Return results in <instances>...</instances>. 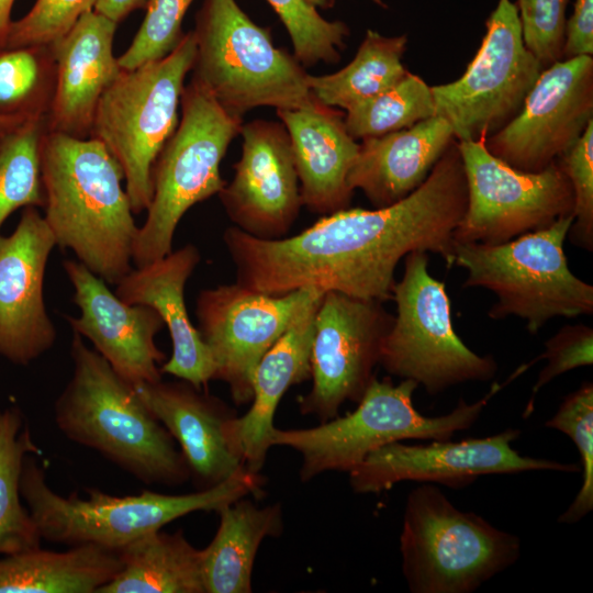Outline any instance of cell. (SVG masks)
I'll return each instance as SVG.
<instances>
[{
  "label": "cell",
  "mask_w": 593,
  "mask_h": 593,
  "mask_svg": "<svg viewBox=\"0 0 593 593\" xmlns=\"http://www.w3.org/2000/svg\"><path fill=\"white\" fill-rule=\"evenodd\" d=\"M539 360L547 363L539 372L534 384L532 398L524 412L527 417L533 411L535 395L541 388L562 373L591 366L593 362V329L584 324L566 325L545 343V350L530 362L528 368Z\"/></svg>",
  "instance_id": "60d3db41"
},
{
  "label": "cell",
  "mask_w": 593,
  "mask_h": 593,
  "mask_svg": "<svg viewBox=\"0 0 593 593\" xmlns=\"http://www.w3.org/2000/svg\"><path fill=\"white\" fill-rule=\"evenodd\" d=\"M325 291L316 292L259 360L253 374V399L244 416L235 419V437L245 468L259 473L271 446L277 407L293 385L311 379L314 318Z\"/></svg>",
  "instance_id": "484cf974"
},
{
  "label": "cell",
  "mask_w": 593,
  "mask_h": 593,
  "mask_svg": "<svg viewBox=\"0 0 593 593\" xmlns=\"http://www.w3.org/2000/svg\"><path fill=\"white\" fill-rule=\"evenodd\" d=\"M394 316L377 300L326 291L314 318L310 391L298 400L303 415L321 422L338 415L346 401L358 403L380 365Z\"/></svg>",
  "instance_id": "5bb4252c"
},
{
  "label": "cell",
  "mask_w": 593,
  "mask_h": 593,
  "mask_svg": "<svg viewBox=\"0 0 593 593\" xmlns=\"http://www.w3.org/2000/svg\"><path fill=\"white\" fill-rule=\"evenodd\" d=\"M262 477L243 470L224 482L187 494H164L144 490L136 495L115 496L87 490L63 496L46 481V473L33 454L25 457L21 496L42 540L67 545H96L120 551L148 533L193 512H219L248 495L261 496Z\"/></svg>",
  "instance_id": "277c9868"
},
{
  "label": "cell",
  "mask_w": 593,
  "mask_h": 593,
  "mask_svg": "<svg viewBox=\"0 0 593 593\" xmlns=\"http://www.w3.org/2000/svg\"><path fill=\"white\" fill-rule=\"evenodd\" d=\"M541 71L524 44L515 3L499 0L465 74L430 87L435 115L450 124L458 142L486 138L515 118Z\"/></svg>",
  "instance_id": "7c38bea8"
},
{
  "label": "cell",
  "mask_w": 593,
  "mask_h": 593,
  "mask_svg": "<svg viewBox=\"0 0 593 593\" xmlns=\"http://www.w3.org/2000/svg\"><path fill=\"white\" fill-rule=\"evenodd\" d=\"M119 553L121 570L98 593H205L201 550L182 530L148 533Z\"/></svg>",
  "instance_id": "f1b7e54d"
},
{
  "label": "cell",
  "mask_w": 593,
  "mask_h": 593,
  "mask_svg": "<svg viewBox=\"0 0 593 593\" xmlns=\"http://www.w3.org/2000/svg\"><path fill=\"white\" fill-rule=\"evenodd\" d=\"M56 86L52 46L0 48V119L47 118Z\"/></svg>",
  "instance_id": "1f68e13d"
},
{
  "label": "cell",
  "mask_w": 593,
  "mask_h": 593,
  "mask_svg": "<svg viewBox=\"0 0 593 593\" xmlns=\"http://www.w3.org/2000/svg\"><path fill=\"white\" fill-rule=\"evenodd\" d=\"M467 201L463 164L454 141L425 181L394 204L339 210L279 239L255 238L231 226L223 242L236 282L250 290L281 295L316 287L383 303L392 296L395 268L407 254L430 251L448 268L454 266V232Z\"/></svg>",
  "instance_id": "6da1fadb"
},
{
  "label": "cell",
  "mask_w": 593,
  "mask_h": 593,
  "mask_svg": "<svg viewBox=\"0 0 593 593\" xmlns=\"http://www.w3.org/2000/svg\"><path fill=\"white\" fill-rule=\"evenodd\" d=\"M277 115L290 137L302 205L321 215L347 209L354 193L347 177L359 144L349 135L345 115L320 102L277 110Z\"/></svg>",
  "instance_id": "cb8c5ba5"
},
{
  "label": "cell",
  "mask_w": 593,
  "mask_h": 593,
  "mask_svg": "<svg viewBox=\"0 0 593 593\" xmlns=\"http://www.w3.org/2000/svg\"><path fill=\"white\" fill-rule=\"evenodd\" d=\"M54 236L37 208H24L14 231L0 234V357L27 366L55 344L44 301Z\"/></svg>",
  "instance_id": "d6986e66"
},
{
  "label": "cell",
  "mask_w": 593,
  "mask_h": 593,
  "mask_svg": "<svg viewBox=\"0 0 593 593\" xmlns=\"http://www.w3.org/2000/svg\"><path fill=\"white\" fill-rule=\"evenodd\" d=\"M507 383L494 382L484 396L473 403L460 400L447 414L425 416L413 404L418 387L415 381L404 379L394 384L390 378H374L353 412L311 428L275 427L271 446H286L301 455L302 482L326 471L349 472L387 444L404 439L447 440L456 432L470 428Z\"/></svg>",
  "instance_id": "8992f818"
},
{
  "label": "cell",
  "mask_w": 593,
  "mask_h": 593,
  "mask_svg": "<svg viewBox=\"0 0 593 593\" xmlns=\"http://www.w3.org/2000/svg\"><path fill=\"white\" fill-rule=\"evenodd\" d=\"M0 131H2V130H0Z\"/></svg>",
  "instance_id": "bcb514c9"
},
{
  "label": "cell",
  "mask_w": 593,
  "mask_h": 593,
  "mask_svg": "<svg viewBox=\"0 0 593 593\" xmlns=\"http://www.w3.org/2000/svg\"><path fill=\"white\" fill-rule=\"evenodd\" d=\"M134 388L177 443L198 490L246 469L235 437L236 412L222 400L184 380L160 379Z\"/></svg>",
  "instance_id": "44dd1931"
},
{
  "label": "cell",
  "mask_w": 593,
  "mask_h": 593,
  "mask_svg": "<svg viewBox=\"0 0 593 593\" xmlns=\"http://www.w3.org/2000/svg\"><path fill=\"white\" fill-rule=\"evenodd\" d=\"M14 0H0V48L4 47L11 26V9Z\"/></svg>",
  "instance_id": "ee69618b"
},
{
  "label": "cell",
  "mask_w": 593,
  "mask_h": 593,
  "mask_svg": "<svg viewBox=\"0 0 593 593\" xmlns=\"http://www.w3.org/2000/svg\"><path fill=\"white\" fill-rule=\"evenodd\" d=\"M195 54L192 31L167 56L123 70L102 94L90 137L100 141L121 166L134 214L153 197V165L175 132L184 79Z\"/></svg>",
  "instance_id": "30bf717a"
},
{
  "label": "cell",
  "mask_w": 593,
  "mask_h": 593,
  "mask_svg": "<svg viewBox=\"0 0 593 593\" xmlns=\"http://www.w3.org/2000/svg\"><path fill=\"white\" fill-rule=\"evenodd\" d=\"M200 261L198 247L186 244L159 259L135 266L115 284L114 293L127 303L150 306L161 317L171 340V356L160 366L161 373L203 389L214 380L215 366L184 302L187 281Z\"/></svg>",
  "instance_id": "7402d4cb"
},
{
  "label": "cell",
  "mask_w": 593,
  "mask_h": 593,
  "mask_svg": "<svg viewBox=\"0 0 593 593\" xmlns=\"http://www.w3.org/2000/svg\"><path fill=\"white\" fill-rule=\"evenodd\" d=\"M400 551L412 593H472L518 560L521 539L423 483L407 495Z\"/></svg>",
  "instance_id": "ba28073f"
},
{
  "label": "cell",
  "mask_w": 593,
  "mask_h": 593,
  "mask_svg": "<svg viewBox=\"0 0 593 593\" xmlns=\"http://www.w3.org/2000/svg\"><path fill=\"white\" fill-rule=\"evenodd\" d=\"M38 455L18 406L0 410V556L41 547L37 526L23 504L20 479L27 455Z\"/></svg>",
  "instance_id": "4dcf8cb0"
},
{
  "label": "cell",
  "mask_w": 593,
  "mask_h": 593,
  "mask_svg": "<svg viewBox=\"0 0 593 593\" xmlns=\"http://www.w3.org/2000/svg\"><path fill=\"white\" fill-rule=\"evenodd\" d=\"M593 121V58L561 59L542 69L519 112L485 138L506 165L538 172L557 161Z\"/></svg>",
  "instance_id": "2e32d148"
},
{
  "label": "cell",
  "mask_w": 593,
  "mask_h": 593,
  "mask_svg": "<svg viewBox=\"0 0 593 593\" xmlns=\"http://www.w3.org/2000/svg\"><path fill=\"white\" fill-rule=\"evenodd\" d=\"M406 35L384 36L368 30L354 59L340 70L322 76L309 74L314 99L328 108L347 111L398 83L409 72L402 63Z\"/></svg>",
  "instance_id": "f546056e"
},
{
  "label": "cell",
  "mask_w": 593,
  "mask_h": 593,
  "mask_svg": "<svg viewBox=\"0 0 593 593\" xmlns=\"http://www.w3.org/2000/svg\"><path fill=\"white\" fill-rule=\"evenodd\" d=\"M457 145L468 201L454 232L455 243L503 244L573 214V190L558 161L526 172L493 156L485 138Z\"/></svg>",
  "instance_id": "4fadbf2b"
},
{
  "label": "cell",
  "mask_w": 593,
  "mask_h": 593,
  "mask_svg": "<svg viewBox=\"0 0 593 593\" xmlns=\"http://www.w3.org/2000/svg\"><path fill=\"white\" fill-rule=\"evenodd\" d=\"M568 435L580 455L582 485L569 507L559 516L562 524H574L593 510V384L584 382L562 400L556 414L545 423Z\"/></svg>",
  "instance_id": "d590c367"
},
{
  "label": "cell",
  "mask_w": 593,
  "mask_h": 593,
  "mask_svg": "<svg viewBox=\"0 0 593 593\" xmlns=\"http://www.w3.org/2000/svg\"><path fill=\"white\" fill-rule=\"evenodd\" d=\"M97 0H36L11 23L4 47L51 46L64 37Z\"/></svg>",
  "instance_id": "74e56055"
},
{
  "label": "cell",
  "mask_w": 593,
  "mask_h": 593,
  "mask_svg": "<svg viewBox=\"0 0 593 593\" xmlns=\"http://www.w3.org/2000/svg\"><path fill=\"white\" fill-rule=\"evenodd\" d=\"M320 290L309 287L272 295L235 282L199 292L197 328L211 353L214 380L228 385L235 404L250 403L253 374L259 360Z\"/></svg>",
  "instance_id": "9a60e30c"
},
{
  "label": "cell",
  "mask_w": 593,
  "mask_h": 593,
  "mask_svg": "<svg viewBox=\"0 0 593 593\" xmlns=\"http://www.w3.org/2000/svg\"><path fill=\"white\" fill-rule=\"evenodd\" d=\"M242 154L233 179L219 192L235 227L259 239L288 236L301 206L291 142L279 122L255 120L240 127Z\"/></svg>",
  "instance_id": "ac0fdd59"
},
{
  "label": "cell",
  "mask_w": 593,
  "mask_h": 593,
  "mask_svg": "<svg viewBox=\"0 0 593 593\" xmlns=\"http://www.w3.org/2000/svg\"><path fill=\"white\" fill-rule=\"evenodd\" d=\"M573 220L562 216L497 245L455 243L454 265L467 270L463 287L497 296L489 317L517 316L536 334L551 318L593 313V287L573 275L563 250Z\"/></svg>",
  "instance_id": "52a82bcc"
},
{
  "label": "cell",
  "mask_w": 593,
  "mask_h": 593,
  "mask_svg": "<svg viewBox=\"0 0 593 593\" xmlns=\"http://www.w3.org/2000/svg\"><path fill=\"white\" fill-rule=\"evenodd\" d=\"M519 429L507 428L484 438L461 441L434 440L426 445L387 444L349 471L355 493H381L402 481L439 483L460 489L488 474H514L533 470L579 472L575 463L526 457L512 444Z\"/></svg>",
  "instance_id": "e0dca14e"
},
{
  "label": "cell",
  "mask_w": 593,
  "mask_h": 593,
  "mask_svg": "<svg viewBox=\"0 0 593 593\" xmlns=\"http://www.w3.org/2000/svg\"><path fill=\"white\" fill-rule=\"evenodd\" d=\"M450 124L434 115L381 136L361 139L349 169V187L376 208L399 202L417 189L455 141Z\"/></svg>",
  "instance_id": "d4e9b609"
},
{
  "label": "cell",
  "mask_w": 593,
  "mask_h": 593,
  "mask_svg": "<svg viewBox=\"0 0 593 593\" xmlns=\"http://www.w3.org/2000/svg\"><path fill=\"white\" fill-rule=\"evenodd\" d=\"M118 23L91 10L53 47L56 86L47 127L75 137H90L98 103L120 76L113 54Z\"/></svg>",
  "instance_id": "603a6c76"
},
{
  "label": "cell",
  "mask_w": 593,
  "mask_h": 593,
  "mask_svg": "<svg viewBox=\"0 0 593 593\" xmlns=\"http://www.w3.org/2000/svg\"><path fill=\"white\" fill-rule=\"evenodd\" d=\"M181 118L152 169L153 197L138 226L133 264L143 266L172 250L176 228L186 212L225 186L220 166L243 119L225 111L200 85H184Z\"/></svg>",
  "instance_id": "9c48e42d"
},
{
  "label": "cell",
  "mask_w": 593,
  "mask_h": 593,
  "mask_svg": "<svg viewBox=\"0 0 593 593\" xmlns=\"http://www.w3.org/2000/svg\"><path fill=\"white\" fill-rule=\"evenodd\" d=\"M47 118L0 131V228L16 210L45 203L41 149Z\"/></svg>",
  "instance_id": "d6a6232c"
},
{
  "label": "cell",
  "mask_w": 593,
  "mask_h": 593,
  "mask_svg": "<svg viewBox=\"0 0 593 593\" xmlns=\"http://www.w3.org/2000/svg\"><path fill=\"white\" fill-rule=\"evenodd\" d=\"M391 299L396 315L380 356L388 373L415 381L430 395L495 376L494 358L475 354L455 332L445 283L428 272L426 251L405 256L404 272Z\"/></svg>",
  "instance_id": "8fae6325"
},
{
  "label": "cell",
  "mask_w": 593,
  "mask_h": 593,
  "mask_svg": "<svg viewBox=\"0 0 593 593\" xmlns=\"http://www.w3.org/2000/svg\"><path fill=\"white\" fill-rule=\"evenodd\" d=\"M193 0H148L146 14L128 48L118 57L123 70L167 56L181 42L183 18Z\"/></svg>",
  "instance_id": "8d00e7d4"
},
{
  "label": "cell",
  "mask_w": 593,
  "mask_h": 593,
  "mask_svg": "<svg viewBox=\"0 0 593 593\" xmlns=\"http://www.w3.org/2000/svg\"><path fill=\"white\" fill-rule=\"evenodd\" d=\"M593 54V0H575L566 21L562 59Z\"/></svg>",
  "instance_id": "b9f144b4"
},
{
  "label": "cell",
  "mask_w": 593,
  "mask_h": 593,
  "mask_svg": "<svg viewBox=\"0 0 593 593\" xmlns=\"http://www.w3.org/2000/svg\"><path fill=\"white\" fill-rule=\"evenodd\" d=\"M41 167L43 217L56 246L71 250L94 275L116 284L133 269L138 231L121 166L97 138L47 130Z\"/></svg>",
  "instance_id": "7a4b0ae2"
},
{
  "label": "cell",
  "mask_w": 593,
  "mask_h": 593,
  "mask_svg": "<svg viewBox=\"0 0 593 593\" xmlns=\"http://www.w3.org/2000/svg\"><path fill=\"white\" fill-rule=\"evenodd\" d=\"M570 180L574 220L568 235L572 244L593 249V121L581 137L558 160Z\"/></svg>",
  "instance_id": "f35d334b"
},
{
  "label": "cell",
  "mask_w": 593,
  "mask_h": 593,
  "mask_svg": "<svg viewBox=\"0 0 593 593\" xmlns=\"http://www.w3.org/2000/svg\"><path fill=\"white\" fill-rule=\"evenodd\" d=\"M18 124H20V123H15V122H11V121L0 119V130H7V128L12 127V126L18 125Z\"/></svg>",
  "instance_id": "f6af8a7d"
},
{
  "label": "cell",
  "mask_w": 593,
  "mask_h": 593,
  "mask_svg": "<svg viewBox=\"0 0 593 593\" xmlns=\"http://www.w3.org/2000/svg\"><path fill=\"white\" fill-rule=\"evenodd\" d=\"M148 0H97L93 10L115 23H120L134 10L146 7Z\"/></svg>",
  "instance_id": "7bdbcfd3"
},
{
  "label": "cell",
  "mask_w": 593,
  "mask_h": 593,
  "mask_svg": "<svg viewBox=\"0 0 593 593\" xmlns=\"http://www.w3.org/2000/svg\"><path fill=\"white\" fill-rule=\"evenodd\" d=\"M121 568L119 551L96 545L37 547L0 558V593H98Z\"/></svg>",
  "instance_id": "83f0119b"
},
{
  "label": "cell",
  "mask_w": 593,
  "mask_h": 593,
  "mask_svg": "<svg viewBox=\"0 0 593 593\" xmlns=\"http://www.w3.org/2000/svg\"><path fill=\"white\" fill-rule=\"evenodd\" d=\"M70 357L71 377L54 402L59 432L145 484L179 486L190 480L177 443L134 385L76 333Z\"/></svg>",
  "instance_id": "3957f363"
},
{
  "label": "cell",
  "mask_w": 593,
  "mask_h": 593,
  "mask_svg": "<svg viewBox=\"0 0 593 593\" xmlns=\"http://www.w3.org/2000/svg\"><path fill=\"white\" fill-rule=\"evenodd\" d=\"M286 26L294 57L303 67L335 64L345 48L348 26L324 19L318 8L333 7L335 0H267Z\"/></svg>",
  "instance_id": "e575fe53"
},
{
  "label": "cell",
  "mask_w": 593,
  "mask_h": 593,
  "mask_svg": "<svg viewBox=\"0 0 593 593\" xmlns=\"http://www.w3.org/2000/svg\"><path fill=\"white\" fill-rule=\"evenodd\" d=\"M192 78L228 113L243 119L258 107L276 110L310 107L317 101L302 64L273 45L236 0H203L192 31Z\"/></svg>",
  "instance_id": "5b68a950"
},
{
  "label": "cell",
  "mask_w": 593,
  "mask_h": 593,
  "mask_svg": "<svg viewBox=\"0 0 593 593\" xmlns=\"http://www.w3.org/2000/svg\"><path fill=\"white\" fill-rule=\"evenodd\" d=\"M63 267L79 310L77 316H65L72 333L88 339L133 385L163 379L160 366L167 357L155 342L165 326L159 314L150 306L123 301L77 259L64 260Z\"/></svg>",
  "instance_id": "ffe728a7"
},
{
  "label": "cell",
  "mask_w": 593,
  "mask_h": 593,
  "mask_svg": "<svg viewBox=\"0 0 593 593\" xmlns=\"http://www.w3.org/2000/svg\"><path fill=\"white\" fill-rule=\"evenodd\" d=\"M569 0H517L516 9L526 48L542 69L562 59Z\"/></svg>",
  "instance_id": "ab89813d"
},
{
  "label": "cell",
  "mask_w": 593,
  "mask_h": 593,
  "mask_svg": "<svg viewBox=\"0 0 593 593\" xmlns=\"http://www.w3.org/2000/svg\"><path fill=\"white\" fill-rule=\"evenodd\" d=\"M434 115L430 87L407 72L391 88L349 108L344 122L354 139H363L407 128Z\"/></svg>",
  "instance_id": "836d02e7"
},
{
  "label": "cell",
  "mask_w": 593,
  "mask_h": 593,
  "mask_svg": "<svg viewBox=\"0 0 593 593\" xmlns=\"http://www.w3.org/2000/svg\"><path fill=\"white\" fill-rule=\"evenodd\" d=\"M217 513L216 534L201 549L205 593H249L258 548L265 538L282 533L281 504L259 507L242 497Z\"/></svg>",
  "instance_id": "4316f807"
}]
</instances>
